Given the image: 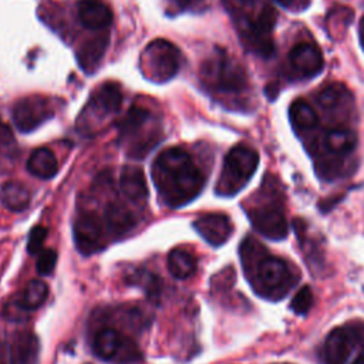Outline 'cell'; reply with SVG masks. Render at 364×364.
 I'll use <instances>...</instances> for the list:
<instances>
[{
  "mask_svg": "<svg viewBox=\"0 0 364 364\" xmlns=\"http://www.w3.org/2000/svg\"><path fill=\"white\" fill-rule=\"evenodd\" d=\"M152 181L162 202L169 208L192 202L205 185L203 173L179 146L166 148L156 156L152 164Z\"/></svg>",
  "mask_w": 364,
  "mask_h": 364,
  "instance_id": "cell-1",
  "label": "cell"
},
{
  "mask_svg": "<svg viewBox=\"0 0 364 364\" xmlns=\"http://www.w3.org/2000/svg\"><path fill=\"white\" fill-rule=\"evenodd\" d=\"M242 266L255 291L263 297L280 299L284 296L297 276L280 257L267 255V250L255 237H246L239 249Z\"/></svg>",
  "mask_w": 364,
  "mask_h": 364,
  "instance_id": "cell-2",
  "label": "cell"
},
{
  "mask_svg": "<svg viewBox=\"0 0 364 364\" xmlns=\"http://www.w3.org/2000/svg\"><path fill=\"white\" fill-rule=\"evenodd\" d=\"M259 165V154L247 145L233 146L225 156L223 169L216 183L220 196L236 195L253 176Z\"/></svg>",
  "mask_w": 364,
  "mask_h": 364,
  "instance_id": "cell-3",
  "label": "cell"
},
{
  "mask_svg": "<svg viewBox=\"0 0 364 364\" xmlns=\"http://www.w3.org/2000/svg\"><path fill=\"white\" fill-rule=\"evenodd\" d=\"M182 64L179 48L168 40L151 41L141 54V71L152 82L162 84L173 78Z\"/></svg>",
  "mask_w": 364,
  "mask_h": 364,
  "instance_id": "cell-4",
  "label": "cell"
},
{
  "mask_svg": "<svg viewBox=\"0 0 364 364\" xmlns=\"http://www.w3.org/2000/svg\"><path fill=\"white\" fill-rule=\"evenodd\" d=\"M202 78L213 90L225 94H236L246 88L245 70L225 53H218L202 67Z\"/></svg>",
  "mask_w": 364,
  "mask_h": 364,
  "instance_id": "cell-5",
  "label": "cell"
},
{
  "mask_svg": "<svg viewBox=\"0 0 364 364\" xmlns=\"http://www.w3.org/2000/svg\"><path fill=\"white\" fill-rule=\"evenodd\" d=\"M92 350L101 360L115 364H134L141 360L138 346L129 337L111 327L97 331L92 340Z\"/></svg>",
  "mask_w": 364,
  "mask_h": 364,
  "instance_id": "cell-6",
  "label": "cell"
},
{
  "mask_svg": "<svg viewBox=\"0 0 364 364\" xmlns=\"http://www.w3.org/2000/svg\"><path fill=\"white\" fill-rule=\"evenodd\" d=\"M276 23V11L264 6L259 14L242 26V36L247 47L260 57H269L273 53L272 30Z\"/></svg>",
  "mask_w": 364,
  "mask_h": 364,
  "instance_id": "cell-7",
  "label": "cell"
},
{
  "mask_svg": "<svg viewBox=\"0 0 364 364\" xmlns=\"http://www.w3.org/2000/svg\"><path fill=\"white\" fill-rule=\"evenodd\" d=\"M252 226L272 240H282L287 236L289 226L280 200H270L247 210Z\"/></svg>",
  "mask_w": 364,
  "mask_h": 364,
  "instance_id": "cell-8",
  "label": "cell"
},
{
  "mask_svg": "<svg viewBox=\"0 0 364 364\" xmlns=\"http://www.w3.org/2000/svg\"><path fill=\"white\" fill-rule=\"evenodd\" d=\"M54 114L51 101L46 97L31 95L16 102L11 117L14 125L21 132H31Z\"/></svg>",
  "mask_w": 364,
  "mask_h": 364,
  "instance_id": "cell-9",
  "label": "cell"
},
{
  "mask_svg": "<svg viewBox=\"0 0 364 364\" xmlns=\"http://www.w3.org/2000/svg\"><path fill=\"white\" fill-rule=\"evenodd\" d=\"M74 242L80 253L92 255L104 246V225L91 212L80 215L74 222Z\"/></svg>",
  "mask_w": 364,
  "mask_h": 364,
  "instance_id": "cell-10",
  "label": "cell"
},
{
  "mask_svg": "<svg viewBox=\"0 0 364 364\" xmlns=\"http://www.w3.org/2000/svg\"><path fill=\"white\" fill-rule=\"evenodd\" d=\"M357 346L358 333L355 327H337L331 330L323 347L326 364H346Z\"/></svg>",
  "mask_w": 364,
  "mask_h": 364,
  "instance_id": "cell-11",
  "label": "cell"
},
{
  "mask_svg": "<svg viewBox=\"0 0 364 364\" xmlns=\"http://www.w3.org/2000/svg\"><path fill=\"white\" fill-rule=\"evenodd\" d=\"M195 230L212 246H222L233 232L230 219L223 213H206L193 220Z\"/></svg>",
  "mask_w": 364,
  "mask_h": 364,
  "instance_id": "cell-12",
  "label": "cell"
},
{
  "mask_svg": "<svg viewBox=\"0 0 364 364\" xmlns=\"http://www.w3.org/2000/svg\"><path fill=\"white\" fill-rule=\"evenodd\" d=\"M290 65L304 77H313L318 74L324 65L323 54L316 44L299 43L289 54Z\"/></svg>",
  "mask_w": 364,
  "mask_h": 364,
  "instance_id": "cell-13",
  "label": "cell"
},
{
  "mask_svg": "<svg viewBox=\"0 0 364 364\" xmlns=\"http://www.w3.org/2000/svg\"><path fill=\"white\" fill-rule=\"evenodd\" d=\"M77 14L82 26L91 30H104L112 21V11L101 0H80Z\"/></svg>",
  "mask_w": 364,
  "mask_h": 364,
  "instance_id": "cell-14",
  "label": "cell"
},
{
  "mask_svg": "<svg viewBox=\"0 0 364 364\" xmlns=\"http://www.w3.org/2000/svg\"><path fill=\"white\" fill-rule=\"evenodd\" d=\"M108 47V34L101 33L87 41H84L77 50V61L81 70L91 74L102 60Z\"/></svg>",
  "mask_w": 364,
  "mask_h": 364,
  "instance_id": "cell-15",
  "label": "cell"
},
{
  "mask_svg": "<svg viewBox=\"0 0 364 364\" xmlns=\"http://www.w3.org/2000/svg\"><path fill=\"white\" fill-rule=\"evenodd\" d=\"M104 222L111 235L122 236L135 228L136 218L125 205L111 202L105 209Z\"/></svg>",
  "mask_w": 364,
  "mask_h": 364,
  "instance_id": "cell-16",
  "label": "cell"
},
{
  "mask_svg": "<svg viewBox=\"0 0 364 364\" xmlns=\"http://www.w3.org/2000/svg\"><path fill=\"white\" fill-rule=\"evenodd\" d=\"M121 192L131 200H145L148 196V186L144 171L139 166L125 165L119 176Z\"/></svg>",
  "mask_w": 364,
  "mask_h": 364,
  "instance_id": "cell-17",
  "label": "cell"
},
{
  "mask_svg": "<svg viewBox=\"0 0 364 364\" xmlns=\"http://www.w3.org/2000/svg\"><path fill=\"white\" fill-rule=\"evenodd\" d=\"M152 121V114L146 108L138 105L131 107L119 124L121 141L127 144L131 142L136 135L141 134V131L148 129Z\"/></svg>",
  "mask_w": 364,
  "mask_h": 364,
  "instance_id": "cell-18",
  "label": "cell"
},
{
  "mask_svg": "<svg viewBox=\"0 0 364 364\" xmlns=\"http://www.w3.org/2000/svg\"><path fill=\"white\" fill-rule=\"evenodd\" d=\"M38 348V340L33 333H18L11 343L10 364H37Z\"/></svg>",
  "mask_w": 364,
  "mask_h": 364,
  "instance_id": "cell-19",
  "label": "cell"
},
{
  "mask_svg": "<svg viewBox=\"0 0 364 364\" xmlns=\"http://www.w3.org/2000/svg\"><path fill=\"white\" fill-rule=\"evenodd\" d=\"M27 169L37 178L50 179L58 172V162L51 149L41 146L34 149L30 155L27 161Z\"/></svg>",
  "mask_w": 364,
  "mask_h": 364,
  "instance_id": "cell-20",
  "label": "cell"
},
{
  "mask_svg": "<svg viewBox=\"0 0 364 364\" xmlns=\"http://www.w3.org/2000/svg\"><path fill=\"white\" fill-rule=\"evenodd\" d=\"M357 145V135L347 127L330 128L324 135V146L337 155L348 154Z\"/></svg>",
  "mask_w": 364,
  "mask_h": 364,
  "instance_id": "cell-21",
  "label": "cell"
},
{
  "mask_svg": "<svg viewBox=\"0 0 364 364\" xmlns=\"http://www.w3.org/2000/svg\"><path fill=\"white\" fill-rule=\"evenodd\" d=\"M95 108L104 114H115L119 111L122 104V92L118 84L115 82H105L102 84L97 94L94 95L92 101Z\"/></svg>",
  "mask_w": 364,
  "mask_h": 364,
  "instance_id": "cell-22",
  "label": "cell"
},
{
  "mask_svg": "<svg viewBox=\"0 0 364 364\" xmlns=\"http://www.w3.org/2000/svg\"><path fill=\"white\" fill-rule=\"evenodd\" d=\"M1 203L11 212H21L30 205V192L27 188L16 181L7 182L0 191Z\"/></svg>",
  "mask_w": 364,
  "mask_h": 364,
  "instance_id": "cell-23",
  "label": "cell"
},
{
  "mask_svg": "<svg viewBox=\"0 0 364 364\" xmlns=\"http://www.w3.org/2000/svg\"><path fill=\"white\" fill-rule=\"evenodd\" d=\"M166 264L175 279H188L196 270V257L185 249H173L168 255Z\"/></svg>",
  "mask_w": 364,
  "mask_h": 364,
  "instance_id": "cell-24",
  "label": "cell"
},
{
  "mask_svg": "<svg viewBox=\"0 0 364 364\" xmlns=\"http://www.w3.org/2000/svg\"><path fill=\"white\" fill-rule=\"evenodd\" d=\"M289 117L291 119V124L299 129H310L318 124V117L316 111L304 100H296L291 102Z\"/></svg>",
  "mask_w": 364,
  "mask_h": 364,
  "instance_id": "cell-25",
  "label": "cell"
},
{
  "mask_svg": "<svg viewBox=\"0 0 364 364\" xmlns=\"http://www.w3.org/2000/svg\"><path fill=\"white\" fill-rule=\"evenodd\" d=\"M48 296V287L44 282L38 279H33L27 283L21 293L20 299V306L23 309H37L40 307Z\"/></svg>",
  "mask_w": 364,
  "mask_h": 364,
  "instance_id": "cell-26",
  "label": "cell"
},
{
  "mask_svg": "<svg viewBox=\"0 0 364 364\" xmlns=\"http://www.w3.org/2000/svg\"><path fill=\"white\" fill-rule=\"evenodd\" d=\"M350 97L351 95L344 85L331 84L318 92L317 101L324 109H337V107L344 105L347 101H350Z\"/></svg>",
  "mask_w": 364,
  "mask_h": 364,
  "instance_id": "cell-27",
  "label": "cell"
},
{
  "mask_svg": "<svg viewBox=\"0 0 364 364\" xmlns=\"http://www.w3.org/2000/svg\"><path fill=\"white\" fill-rule=\"evenodd\" d=\"M311 306H313V291L309 286H303L290 301V309L300 316L307 314Z\"/></svg>",
  "mask_w": 364,
  "mask_h": 364,
  "instance_id": "cell-28",
  "label": "cell"
},
{
  "mask_svg": "<svg viewBox=\"0 0 364 364\" xmlns=\"http://www.w3.org/2000/svg\"><path fill=\"white\" fill-rule=\"evenodd\" d=\"M57 263V252L53 249H46L40 252V256L37 259V264H36V270L38 274L47 276L50 274Z\"/></svg>",
  "mask_w": 364,
  "mask_h": 364,
  "instance_id": "cell-29",
  "label": "cell"
},
{
  "mask_svg": "<svg viewBox=\"0 0 364 364\" xmlns=\"http://www.w3.org/2000/svg\"><path fill=\"white\" fill-rule=\"evenodd\" d=\"M47 237V228L44 226H34L28 235V242H27V252L30 255H37L41 252L43 243Z\"/></svg>",
  "mask_w": 364,
  "mask_h": 364,
  "instance_id": "cell-30",
  "label": "cell"
},
{
  "mask_svg": "<svg viewBox=\"0 0 364 364\" xmlns=\"http://www.w3.org/2000/svg\"><path fill=\"white\" fill-rule=\"evenodd\" d=\"M10 139H11V135L9 132V128L1 122V118H0V145H4Z\"/></svg>",
  "mask_w": 364,
  "mask_h": 364,
  "instance_id": "cell-31",
  "label": "cell"
},
{
  "mask_svg": "<svg viewBox=\"0 0 364 364\" xmlns=\"http://www.w3.org/2000/svg\"><path fill=\"white\" fill-rule=\"evenodd\" d=\"M172 1H173L176 6L185 9V7H189V6H193V4L199 3L200 0H172Z\"/></svg>",
  "mask_w": 364,
  "mask_h": 364,
  "instance_id": "cell-32",
  "label": "cell"
},
{
  "mask_svg": "<svg viewBox=\"0 0 364 364\" xmlns=\"http://www.w3.org/2000/svg\"><path fill=\"white\" fill-rule=\"evenodd\" d=\"M239 6H252L256 0H233Z\"/></svg>",
  "mask_w": 364,
  "mask_h": 364,
  "instance_id": "cell-33",
  "label": "cell"
},
{
  "mask_svg": "<svg viewBox=\"0 0 364 364\" xmlns=\"http://www.w3.org/2000/svg\"><path fill=\"white\" fill-rule=\"evenodd\" d=\"M277 4H280V6H289L293 0H274Z\"/></svg>",
  "mask_w": 364,
  "mask_h": 364,
  "instance_id": "cell-34",
  "label": "cell"
},
{
  "mask_svg": "<svg viewBox=\"0 0 364 364\" xmlns=\"http://www.w3.org/2000/svg\"><path fill=\"white\" fill-rule=\"evenodd\" d=\"M353 364H364V354H363V355H360V357H358Z\"/></svg>",
  "mask_w": 364,
  "mask_h": 364,
  "instance_id": "cell-35",
  "label": "cell"
}]
</instances>
